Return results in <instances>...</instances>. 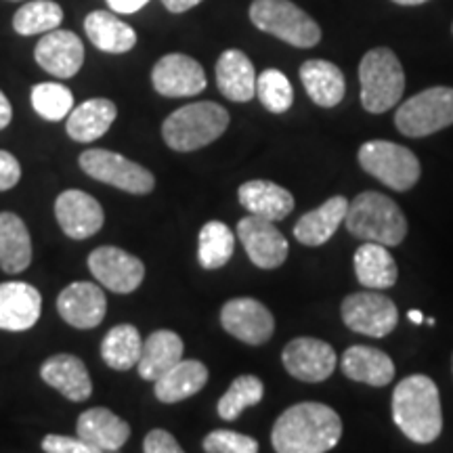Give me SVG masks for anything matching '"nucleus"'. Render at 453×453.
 <instances>
[{"label": "nucleus", "mask_w": 453, "mask_h": 453, "mask_svg": "<svg viewBox=\"0 0 453 453\" xmlns=\"http://www.w3.org/2000/svg\"><path fill=\"white\" fill-rule=\"evenodd\" d=\"M240 203L254 217L267 219L271 223L283 220L294 211V196L286 187L273 183V180L254 179L248 180L237 191Z\"/></svg>", "instance_id": "4be33fe9"}, {"label": "nucleus", "mask_w": 453, "mask_h": 453, "mask_svg": "<svg viewBox=\"0 0 453 453\" xmlns=\"http://www.w3.org/2000/svg\"><path fill=\"white\" fill-rule=\"evenodd\" d=\"M401 134L422 139L453 124V88L433 87L413 95L395 113Z\"/></svg>", "instance_id": "6e6552de"}, {"label": "nucleus", "mask_w": 453, "mask_h": 453, "mask_svg": "<svg viewBox=\"0 0 453 453\" xmlns=\"http://www.w3.org/2000/svg\"><path fill=\"white\" fill-rule=\"evenodd\" d=\"M257 97L269 111L283 113L294 104V88L286 73L271 67L257 76Z\"/></svg>", "instance_id": "4c0bfd02"}, {"label": "nucleus", "mask_w": 453, "mask_h": 453, "mask_svg": "<svg viewBox=\"0 0 453 453\" xmlns=\"http://www.w3.org/2000/svg\"><path fill=\"white\" fill-rule=\"evenodd\" d=\"M32 263L27 226L15 212H0V267L4 273H24Z\"/></svg>", "instance_id": "2f4dec72"}, {"label": "nucleus", "mask_w": 453, "mask_h": 453, "mask_svg": "<svg viewBox=\"0 0 453 453\" xmlns=\"http://www.w3.org/2000/svg\"><path fill=\"white\" fill-rule=\"evenodd\" d=\"M76 433L84 443L93 447L95 453H113L127 445L130 426L107 407H93L81 413Z\"/></svg>", "instance_id": "aec40b11"}, {"label": "nucleus", "mask_w": 453, "mask_h": 453, "mask_svg": "<svg viewBox=\"0 0 453 453\" xmlns=\"http://www.w3.org/2000/svg\"><path fill=\"white\" fill-rule=\"evenodd\" d=\"M393 420L413 443L428 445L437 441L443 430L437 384L424 373L403 378L393 393Z\"/></svg>", "instance_id": "f03ea898"}, {"label": "nucleus", "mask_w": 453, "mask_h": 453, "mask_svg": "<svg viewBox=\"0 0 453 453\" xmlns=\"http://www.w3.org/2000/svg\"><path fill=\"white\" fill-rule=\"evenodd\" d=\"M229 127V111L212 101L189 104L173 111L162 124V137L170 150L187 151L211 145Z\"/></svg>", "instance_id": "20e7f679"}, {"label": "nucleus", "mask_w": 453, "mask_h": 453, "mask_svg": "<svg viewBox=\"0 0 453 453\" xmlns=\"http://www.w3.org/2000/svg\"><path fill=\"white\" fill-rule=\"evenodd\" d=\"M203 451L208 453H257V439L234 430H214L203 439Z\"/></svg>", "instance_id": "58836bf2"}, {"label": "nucleus", "mask_w": 453, "mask_h": 453, "mask_svg": "<svg viewBox=\"0 0 453 453\" xmlns=\"http://www.w3.org/2000/svg\"><path fill=\"white\" fill-rule=\"evenodd\" d=\"M300 81L315 105L336 107L347 93V81L336 64L326 59H309L300 65Z\"/></svg>", "instance_id": "a878e982"}, {"label": "nucleus", "mask_w": 453, "mask_h": 453, "mask_svg": "<svg viewBox=\"0 0 453 453\" xmlns=\"http://www.w3.org/2000/svg\"><path fill=\"white\" fill-rule=\"evenodd\" d=\"M151 84L162 97H194L206 88V72L194 57L170 53L157 59L151 70Z\"/></svg>", "instance_id": "2eb2a0df"}, {"label": "nucleus", "mask_w": 453, "mask_h": 453, "mask_svg": "<svg viewBox=\"0 0 453 453\" xmlns=\"http://www.w3.org/2000/svg\"><path fill=\"white\" fill-rule=\"evenodd\" d=\"M21 166L19 160L9 151L0 150V191H9L19 183Z\"/></svg>", "instance_id": "79ce46f5"}, {"label": "nucleus", "mask_w": 453, "mask_h": 453, "mask_svg": "<svg viewBox=\"0 0 453 453\" xmlns=\"http://www.w3.org/2000/svg\"><path fill=\"white\" fill-rule=\"evenodd\" d=\"M32 107L49 122H61L73 110L72 90L59 82H41L32 88Z\"/></svg>", "instance_id": "e433bc0d"}, {"label": "nucleus", "mask_w": 453, "mask_h": 453, "mask_svg": "<svg viewBox=\"0 0 453 453\" xmlns=\"http://www.w3.org/2000/svg\"><path fill=\"white\" fill-rule=\"evenodd\" d=\"M143 338L139 330L130 324L113 326L101 342V357L111 370L128 372L139 364Z\"/></svg>", "instance_id": "473e14b6"}, {"label": "nucleus", "mask_w": 453, "mask_h": 453, "mask_svg": "<svg viewBox=\"0 0 453 453\" xmlns=\"http://www.w3.org/2000/svg\"><path fill=\"white\" fill-rule=\"evenodd\" d=\"M183 338L177 332L157 330L150 334V338L143 340V350H141V359L137 364L139 376L143 380L156 382L170 367L183 359Z\"/></svg>", "instance_id": "c85d7f7f"}, {"label": "nucleus", "mask_w": 453, "mask_h": 453, "mask_svg": "<svg viewBox=\"0 0 453 453\" xmlns=\"http://www.w3.org/2000/svg\"><path fill=\"white\" fill-rule=\"evenodd\" d=\"M200 3L202 0H162V4L170 13H185V11L197 7Z\"/></svg>", "instance_id": "c03bdc74"}, {"label": "nucleus", "mask_w": 453, "mask_h": 453, "mask_svg": "<svg viewBox=\"0 0 453 453\" xmlns=\"http://www.w3.org/2000/svg\"><path fill=\"white\" fill-rule=\"evenodd\" d=\"M237 237L258 269H277L288 258V240L267 219L248 214L237 223Z\"/></svg>", "instance_id": "4468645a"}, {"label": "nucleus", "mask_w": 453, "mask_h": 453, "mask_svg": "<svg viewBox=\"0 0 453 453\" xmlns=\"http://www.w3.org/2000/svg\"><path fill=\"white\" fill-rule=\"evenodd\" d=\"M88 269L101 286L116 294L134 292L145 280V265L116 246H101L90 252Z\"/></svg>", "instance_id": "f8f14e48"}, {"label": "nucleus", "mask_w": 453, "mask_h": 453, "mask_svg": "<svg viewBox=\"0 0 453 453\" xmlns=\"http://www.w3.org/2000/svg\"><path fill=\"white\" fill-rule=\"evenodd\" d=\"M340 370L350 380L378 388L387 387L395 378L393 359L380 349L361 347V344L344 350L342 359H340Z\"/></svg>", "instance_id": "b1692460"}, {"label": "nucleus", "mask_w": 453, "mask_h": 453, "mask_svg": "<svg viewBox=\"0 0 453 453\" xmlns=\"http://www.w3.org/2000/svg\"><path fill=\"white\" fill-rule=\"evenodd\" d=\"M118 118V107L113 101L95 97L84 101L81 105H73L65 122V130L70 139L78 141V143H93L104 137L111 124Z\"/></svg>", "instance_id": "393cba45"}, {"label": "nucleus", "mask_w": 453, "mask_h": 453, "mask_svg": "<svg viewBox=\"0 0 453 453\" xmlns=\"http://www.w3.org/2000/svg\"><path fill=\"white\" fill-rule=\"evenodd\" d=\"M78 160H81V168L88 177L127 191V194L145 196L151 194L156 187V179L150 170L128 160V157L116 154V151L87 150Z\"/></svg>", "instance_id": "1a4fd4ad"}, {"label": "nucleus", "mask_w": 453, "mask_h": 453, "mask_svg": "<svg viewBox=\"0 0 453 453\" xmlns=\"http://www.w3.org/2000/svg\"><path fill=\"white\" fill-rule=\"evenodd\" d=\"M34 59L44 72L57 78H73L84 64V44L70 30H50L38 41Z\"/></svg>", "instance_id": "a211bd4d"}, {"label": "nucleus", "mask_w": 453, "mask_h": 453, "mask_svg": "<svg viewBox=\"0 0 453 453\" xmlns=\"http://www.w3.org/2000/svg\"><path fill=\"white\" fill-rule=\"evenodd\" d=\"M353 265L357 281L367 290H388L399 277V269H396L395 258L390 257L387 246L376 242H367L357 248Z\"/></svg>", "instance_id": "7c9ffc66"}, {"label": "nucleus", "mask_w": 453, "mask_h": 453, "mask_svg": "<svg viewBox=\"0 0 453 453\" xmlns=\"http://www.w3.org/2000/svg\"><path fill=\"white\" fill-rule=\"evenodd\" d=\"M349 203L344 196L330 197L319 208L303 214V219L294 226V237L304 246H324L347 219Z\"/></svg>", "instance_id": "bb28decb"}, {"label": "nucleus", "mask_w": 453, "mask_h": 453, "mask_svg": "<svg viewBox=\"0 0 453 453\" xmlns=\"http://www.w3.org/2000/svg\"><path fill=\"white\" fill-rule=\"evenodd\" d=\"M61 319L78 330H93L104 324L107 298L97 283L73 281L57 298Z\"/></svg>", "instance_id": "f3484780"}, {"label": "nucleus", "mask_w": 453, "mask_h": 453, "mask_svg": "<svg viewBox=\"0 0 453 453\" xmlns=\"http://www.w3.org/2000/svg\"><path fill=\"white\" fill-rule=\"evenodd\" d=\"M235 252V235L220 220H211L197 235V260L202 269L217 271L229 263Z\"/></svg>", "instance_id": "72a5a7b5"}, {"label": "nucleus", "mask_w": 453, "mask_h": 453, "mask_svg": "<svg viewBox=\"0 0 453 453\" xmlns=\"http://www.w3.org/2000/svg\"><path fill=\"white\" fill-rule=\"evenodd\" d=\"M265 396V384L257 376H240L231 382L226 393L220 396L217 411L225 422H234L243 410L258 405Z\"/></svg>", "instance_id": "c9c22d12"}, {"label": "nucleus", "mask_w": 453, "mask_h": 453, "mask_svg": "<svg viewBox=\"0 0 453 453\" xmlns=\"http://www.w3.org/2000/svg\"><path fill=\"white\" fill-rule=\"evenodd\" d=\"M396 4H403V7H416V4H424L428 0H393Z\"/></svg>", "instance_id": "de8ad7c7"}, {"label": "nucleus", "mask_w": 453, "mask_h": 453, "mask_svg": "<svg viewBox=\"0 0 453 453\" xmlns=\"http://www.w3.org/2000/svg\"><path fill=\"white\" fill-rule=\"evenodd\" d=\"M451 30H453V27H451Z\"/></svg>", "instance_id": "8fccbe9b"}, {"label": "nucleus", "mask_w": 453, "mask_h": 453, "mask_svg": "<svg viewBox=\"0 0 453 453\" xmlns=\"http://www.w3.org/2000/svg\"><path fill=\"white\" fill-rule=\"evenodd\" d=\"M342 420L330 405L296 403L277 418L271 443L277 453H324L338 445Z\"/></svg>", "instance_id": "f257e3e1"}, {"label": "nucleus", "mask_w": 453, "mask_h": 453, "mask_svg": "<svg viewBox=\"0 0 453 453\" xmlns=\"http://www.w3.org/2000/svg\"><path fill=\"white\" fill-rule=\"evenodd\" d=\"M64 21V9L53 0H30L13 15V30L19 36H36L57 30Z\"/></svg>", "instance_id": "f704fd0d"}, {"label": "nucleus", "mask_w": 453, "mask_h": 453, "mask_svg": "<svg viewBox=\"0 0 453 453\" xmlns=\"http://www.w3.org/2000/svg\"><path fill=\"white\" fill-rule=\"evenodd\" d=\"M208 382V367L197 359H180L156 380L154 393L162 403H179L200 393Z\"/></svg>", "instance_id": "c756f323"}, {"label": "nucleus", "mask_w": 453, "mask_h": 453, "mask_svg": "<svg viewBox=\"0 0 453 453\" xmlns=\"http://www.w3.org/2000/svg\"><path fill=\"white\" fill-rule=\"evenodd\" d=\"M13 3H19V0H13Z\"/></svg>", "instance_id": "09e8293b"}, {"label": "nucleus", "mask_w": 453, "mask_h": 453, "mask_svg": "<svg viewBox=\"0 0 453 453\" xmlns=\"http://www.w3.org/2000/svg\"><path fill=\"white\" fill-rule=\"evenodd\" d=\"M349 234L364 242L399 246L407 235V219L396 202L378 191H364L349 203L344 219Z\"/></svg>", "instance_id": "7ed1b4c3"}, {"label": "nucleus", "mask_w": 453, "mask_h": 453, "mask_svg": "<svg viewBox=\"0 0 453 453\" xmlns=\"http://www.w3.org/2000/svg\"><path fill=\"white\" fill-rule=\"evenodd\" d=\"M407 317H410V321H413V324H422V321H424V315L416 309H411L410 313H407Z\"/></svg>", "instance_id": "49530a36"}, {"label": "nucleus", "mask_w": 453, "mask_h": 453, "mask_svg": "<svg viewBox=\"0 0 453 453\" xmlns=\"http://www.w3.org/2000/svg\"><path fill=\"white\" fill-rule=\"evenodd\" d=\"M11 118H13V107H11V101L7 99V95L0 90V130L9 127Z\"/></svg>", "instance_id": "a18cd8bd"}, {"label": "nucleus", "mask_w": 453, "mask_h": 453, "mask_svg": "<svg viewBox=\"0 0 453 453\" xmlns=\"http://www.w3.org/2000/svg\"><path fill=\"white\" fill-rule=\"evenodd\" d=\"M286 372L303 382H324L336 370V353L332 344L317 338H294L281 353Z\"/></svg>", "instance_id": "ddd939ff"}, {"label": "nucleus", "mask_w": 453, "mask_h": 453, "mask_svg": "<svg viewBox=\"0 0 453 453\" xmlns=\"http://www.w3.org/2000/svg\"><path fill=\"white\" fill-rule=\"evenodd\" d=\"M41 378L50 388L59 390L70 401H87L93 393L87 365L78 357L61 353L47 359L41 367Z\"/></svg>", "instance_id": "5701e85b"}, {"label": "nucleus", "mask_w": 453, "mask_h": 453, "mask_svg": "<svg viewBox=\"0 0 453 453\" xmlns=\"http://www.w3.org/2000/svg\"><path fill=\"white\" fill-rule=\"evenodd\" d=\"M220 324L225 332L242 340L243 344L260 347L275 332V319L271 311L257 298H234L220 311Z\"/></svg>", "instance_id": "9b49d317"}, {"label": "nucleus", "mask_w": 453, "mask_h": 453, "mask_svg": "<svg viewBox=\"0 0 453 453\" xmlns=\"http://www.w3.org/2000/svg\"><path fill=\"white\" fill-rule=\"evenodd\" d=\"M88 41L99 50L110 55H122L134 49L137 44V32L127 21L111 11H93L84 19Z\"/></svg>", "instance_id": "cd10ccee"}, {"label": "nucleus", "mask_w": 453, "mask_h": 453, "mask_svg": "<svg viewBox=\"0 0 453 453\" xmlns=\"http://www.w3.org/2000/svg\"><path fill=\"white\" fill-rule=\"evenodd\" d=\"M150 0H107L110 9L113 13H122V15H130V13H137L145 7Z\"/></svg>", "instance_id": "37998d69"}, {"label": "nucleus", "mask_w": 453, "mask_h": 453, "mask_svg": "<svg viewBox=\"0 0 453 453\" xmlns=\"http://www.w3.org/2000/svg\"><path fill=\"white\" fill-rule=\"evenodd\" d=\"M143 451L145 453H180L183 447L179 445V441L164 428H154L147 434L143 441Z\"/></svg>", "instance_id": "a19ab883"}, {"label": "nucleus", "mask_w": 453, "mask_h": 453, "mask_svg": "<svg viewBox=\"0 0 453 453\" xmlns=\"http://www.w3.org/2000/svg\"><path fill=\"white\" fill-rule=\"evenodd\" d=\"M42 449L47 453H95L93 447L84 443L81 437H65V434H49L42 439Z\"/></svg>", "instance_id": "ea45409f"}, {"label": "nucleus", "mask_w": 453, "mask_h": 453, "mask_svg": "<svg viewBox=\"0 0 453 453\" xmlns=\"http://www.w3.org/2000/svg\"><path fill=\"white\" fill-rule=\"evenodd\" d=\"M42 294L26 281L0 283V330L26 332L38 324Z\"/></svg>", "instance_id": "6ab92c4d"}, {"label": "nucleus", "mask_w": 453, "mask_h": 453, "mask_svg": "<svg viewBox=\"0 0 453 453\" xmlns=\"http://www.w3.org/2000/svg\"><path fill=\"white\" fill-rule=\"evenodd\" d=\"M359 164L367 174L395 191H410L422 174L416 154L393 141H367L359 150Z\"/></svg>", "instance_id": "0eeeda50"}, {"label": "nucleus", "mask_w": 453, "mask_h": 453, "mask_svg": "<svg viewBox=\"0 0 453 453\" xmlns=\"http://www.w3.org/2000/svg\"><path fill=\"white\" fill-rule=\"evenodd\" d=\"M217 87L229 101L248 104L257 95V72L250 57L240 49H226L217 61Z\"/></svg>", "instance_id": "412c9836"}, {"label": "nucleus", "mask_w": 453, "mask_h": 453, "mask_svg": "<svg viewBox=\"0 0 453 453\" xmlns=\"http://www.w3.org/2000/svg\"><path fill=\"white\" fill-rule=\"evenodd\" d=\"M248 13L260 32L296 49H313L321 41L319 24L292 0H254Z\"/></svg>", "instance_id": "423d86ee"}, {"label": "nucleus", "mask_w": 453, "mask_h": 453, "mask_svg": "<svg viewBox=\"0 0 453 453\" xmlns=\"http://www.w3.org/2000/svg\"><path fill=\"white\" fill-rule=\"evenodd\" d=\"M361 104L370 113H384L399 104L405 90L401 61L387 47L367 50L359 64Z\"/></svg>", "instance_id": "39448f33"}, {"label": "nucleus", "mask_w": 453, "mask_h": 453, "mask_svg": "<svg viewBox=\"0 0 453 453\" xmlns=\"http://www.w3.org/2000/svg\"><path fill=\"white\" fill-rule=\"evenodd\" d=\"M340 313L344 326L370 338L388 336L399 324V311L395 303L384 294H378V290L350 294L342 300Z\"/></svg>", "instance_id": "9d476101"}, {"label": "nucleus", "mask_w": 453, "mask_h": 453, "mask_svg": "<svg viewBox=\"0 0 453 453\" xmlns=\"http://www.w3.org/2000/svg\"><path fill=\"white\" fill-rule=\"evenodd\" d=\"M55 219L70 240H88L105 223L101 203L87 191L67 189L55 200Z\"/></svg>", "instance_id": "dca6fc26"}]
</instances>
